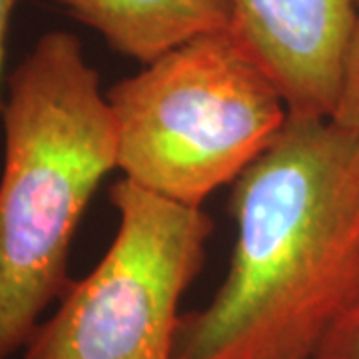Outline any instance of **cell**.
Listing matches in <instances>:
<instances>
[{
    "mask_svg": "<svg viewBox=\"0 0 359 359\" xmlns=\"http://www.w3.org/2000/svg\"><path fill=\"white\" fill-rule=\"evenodd\" d=\"M332 120L359 140V18L347 56L344 86Z\"/></svg>",
    "mask_w": 359,
    "mask_h": 359,
    "instance_id": "cell-8",
    "label": "cell"
},
{
    "mask_svg": "<svg viewBox=\"0 0 359 359\" xmlns=\"http://www.w3.org/2000/svg\"><path fill=\"white\" fill-rule=\"evenodd\" d=\"M0 359H4V358H2V355H0Z\"/></svg>",
    "mask_w": 359,
    "mask_h": 359,
    "instance_id": "cell-10",
    "label": "cell"
},
{
    "mask_svg": "<svg viewBox=\"0 0 359 359\" xmlns=\"http://www.w3.org/2000/svg\"><path fill=\"white\" fill-rule=\"evenodd\" d=\"M118 230L88 276L68 285L22 359H176L180 302L204 266L214 222L122 178Z\"/></svg>",
    "mask_w": 359,
    "mask_h": 359,
    "instance_id": "cell-4",
    "label": "cell"
},
{
    "mask_svg": "<svg viewBox=\"0 0 359 359\" xmlns=\"http://www.w3.org/2000/svg\"><path fill=\"white\" fill-rule=\"evenodd\" d=\"M0 355L25 349L58 302L78 224L118 168L114 116L76 34L52 30L18 62L0 104Z\"/></svg>",
    "mask_w": 359,
    "mask_h": 359,
    "instance_id": "cell-2",
    "label": "cell"
},
{
    "mask_svg": "<svg viewBox=\"0 0 359 359\" xmlns=\"http://www.w3.org/2000/svg\"><path fill=\"white\" fill-rule=\"evenodd\" d=\"M359 0H231V34L271 78L290 116L335 112Z\"/></svg>",
    "mask_w": 359,
    "mask_h": 359,
    "instance_id": "cell-5",
    "label": "cell"
},
{
    "mask_svg": "<svg viewBox=\"0 0 359 359\" xmlns=\"http://www.w3.org/2000/svg\"><path fill=\"white\" fill-rule=\"evenodd\" d=\"M311 359H359V299L330 327Z\"/></svg>",
    "mask_w": 359,
    "mask_h": 359,
    "instance_id": "cell-7",
    "label": "cell"
},
{
    "mask_svg": "<svg viewBox=\"0 0 359 359\" xmlns=\"http://www.w3.org/2000/svg\"><path fill=\"white\" fill-rule=\"evenodd\" d=\"M140 65L190 40L230 30L231 0H54Z\"/></svg>",
    "mask_w": 359,
    "mask_h": 359,
    "instance_id": "cell-6",
    "label": "cell"
},
{
    "mask_svg": "<svg viewBox=\"0 0 359 359\" xmlns=\"http://www.w3.org/2000/svg\"><path fill=\"white\" fill-rule=\"evenodd\" d=\"M230 212V269L182 316L176 359H311L359 299V140L290 116L233 182Z\"/></svg>",
    "mask_w": 359,
    "mask_h": 359,
    "instance_id": "cell-1",
    "label": "cell"
},
{
    "mask_svg": "<svg viewBox=\"0 0 359 359\" xmlns=\"http://www.w3.org/2000/svg\"><path fill=\"white\" fill-rule=\"evenodd\" d=\"M18 2L20 0H0V82H2V72H4L8 28H11V20H13V14L18 6Z\"/></svg>",
    "mask_w": 359,
    "mask_h": 359,
    "instance_id": "cell-9",
    "label": "cell"
},
{
    "mask_svg": "<svg viewBox=\"0 0 359 359\" xmlns=\"http://www.w3.org/2000/svg\"><path fill=\"white\" fill-rule=\"evenodd\" d=\"M106 98L124 178L194 208L240 178L290 118L280 90L231 30L142 65Z\"/></svg>",
    "mask_w": 359,
    "mask_h": 359,
    "instance_id": "cell-3",
    "label": "cell"
}]
</instances>
